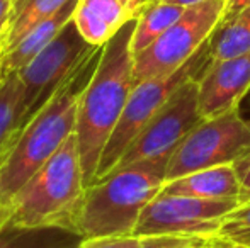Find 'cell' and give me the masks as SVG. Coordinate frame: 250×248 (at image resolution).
I'll return each instance as SVG.
<instances>
[{"instance_id":"13","label":"cell","mask_w":250,"mask_h":248,"mask_svg":"<svg viewBox=\"0 0 250 248\" xmlns=\"http://www.w3.org/2000/svg\"><path fill=\"white\" fill-rule=\"evenodd\" d=\"M160 192L199 199H238L240 180L233 163H228L196 170L188 175L168 180Z\"/></svg>"},{"instance_id":"23","label":"cell","mask_w":250,"mask_h":248,"mask_svg":"<svg viewBox=\"0 0 250 248\" xmlns=\"http://www.w3.org/2000/svg\"><path fill=\"white\" fill-rule=\"evenodd\" d=\"M142 238L136 236H123V238H99L85 240L80 248H138Z\"/></svg>"},{"instance_id":"16","label":"cell","mask_w":250,"mask_h":248,"mask_svg":"<svg viewBox=\"0 0 250 248\" xmlns=\"http://www.w3.org/2000/svg\"><path fill=\"white\" fill-rule=\"evenodd\" d=\"M83 242L79 231L62 226H24L10 219L0 229V248H80Z\"/></svg>"},{"instance_id":"19","label":"cell","mask_w":250,"mask_h":248,"mask_svg":"<svg viewBox=\"0 0 250 248\" xmlns=\"http://www.w3.org/2000/svg\"><path fill=\"white\" fill-rule=\"evenodd\" d=\"M250 51V7L228 22L218 24L209 38L211 60H227Z\"/></svg>"},{"instance_id":"3","label":"cell","mask_w":250,"mask_h":248,"mask_svg":"<svg viewBox=\"0 0 250 248\" xmlns=\"http://www.w3.org/2000/svg\"><path fill=\"white\" fill-rule=\"evenodd\" d=\"M168 160L116 167L87 187L77 231L85 240L133 236L143 209L167 182Z\"/></svg>"},{"instance_id":"27","label":"cell","mask_w":250,"mask_h":248,"mask_svg":"<svg viewBox=\"0 0 250 248\" xmlns=\"http://www.w3.org/2000/svg\"><path fill=\"white\" fill-rule=\"evenodd\" d=\"M123 3L126 5V9L129 10V12H133L136 17H138L140 10H142V7L146 3V0H121Z\"/></svg>"},{"instance_id":"24","label":"cell","mask_w":250,"mask_h":248,"mask_svg":"<svg viewBox=\"0 0 250 248\" xmlns=\"http://www.w3.org/2000/svg\"><path fill=\"white\" fill-rule=\"evenodd\" d=\"M247 7H250V0H227V3H225V12H223V17H221L220 24L231 20L235 16H238L242 10L247 9Z\"/></svg>"},{"instance_id":"25","label":"cell","mask_w":250,"mask_h":248,"mask_svg":"<svg viewBox=\"0 0 250 248\" xmlns=\"http://www.w3.org/2000/svg\"><path fill=\"white\" fill-rule=\"evenodd\" d=\"M209 248H250V247L230 242V240L223 238V236H220V235H214L209 238Z\"/></svg>"},{"instance_id":"4","label":"cell","mask_w":250,"mask_h":248,"mask_svg":"<svg viewBox=\"0 0 250 248\" xmlns=\"http://www.w3.org/2000/svg\"><path fill=\"white\" fill-rule=\"evenodd\" d=\"M85 189L79 141L73 133L16 192L9 202L12 221L24 226H62L77 231Z\"/></svg>"},{"instance_id":"6","label":"cell","mask_w":250,"mask_h":248,"mask_svg":"<svg viewBox=\"0 0 250 248\" xmlns=\"http://www.w3.org/2000/svg\"><path fill=\"white\" fill-rule=\"evenodd\" d=\"M227 0H208L186 7L184 14L148 48L135 55V85L170 76L209 41L225 12Z\"/></svg>"},{"instance_id":"11","label":"cell","mask_w":250,"mask_h":248,"mask_svg":"<svg viewBox=\"0 0 250 248\" xmlns=\"http://www.w3.org/2000/svg\"><path fill=\"white\" fill-rule=\"evenodd\" d=\"M250 90V51L227 60H211L199 78V113L203 119L238 107Z\"/></svg>"},{"instance_id":"18","label":"cell","mask_w":250,"mask_h":248,"mask_svg":"<svg viewBox=\"0 0 250 248\" xmlns=\"http://www.w3.org/2000/svg\"><path fill=\"white\" fill-rule=\"evenodd\" d=\"M186 7L175 5V3L165 2H146L142 7L136 19L135 34H133L131 48L133 53H140L148 48L155 39L162 36L174 22L181 19Z\"/></svg>"},{"instance_id":"7","label":"cell","mask_w":250,"mask_h":248,"mask_svg":"<svg viewBox=\"0 0 250 248\" xmlns=\"http://www.w3.org/2000/svg\"><path fill=\"white\" fill-rule=\"evenodd\" d=\"M250 152V121L238 107L204 119L181 141L168 160L165 179L174 180L196 170L235 163Z\"/></svg>"},{"instance_id":"21","label":"cell","mask_w":250,"mask_h":248,"mask_svg":"<svg viewBox=\"0 0 250 248\" xmlns=\"http://www.w3.org/2000/svg\"><path fill=\"white\" fill-rule=\"evenodd\" d=\"M211 236H146L142 238L138 248H209Z\"/></svg>"},{"instance_id":"8","label":"cell","mask_w":250,"mask_h":248,"mask_svg":"<svg viewBox=\"0 0 250 248\" xmlns=\"http://www.w3.org/2000/svg\"><path fill=\"white\" fill-rule=\"evenodd\" d=\"M238 199H199L158 192L140 216L133 236H214Z\"/></svg>"},{"instance_id":"15","label":"cell","mask_w":250,"mask_h":248,"mask_svg":"<svg viewBox=\"0 0 250 248\" xmlns=\"http://www.w3.org/2000/svg\"><path fill=\"white\" fill-rule=\"evenodd\" d=\"M26 128L24 87L17 72H5L0 85V165Z\"/></svg>"},{"instance_id":"10","label":"cell","mask_w":250,"mask_h":248,"mask_svg":"<svg viewBox=\"0 0 250 248\" xmlns=\"http://www.w3.org/2000/svg\"><path fill=\"white\" fill-rule=\"evenodd\" d=\"M92 48L79 33L72 17L62 33L17 72L24 87L26 124L51 99L58 87Z\"/></svg>"},{"instance_id":"29","label":"cell","mask_w":250,"mask_h":248,"mask_svg":"<svg viewBox=\"0 0 250 248\" xmlns=\"http://www.w3.org/2000/svg\"><path fill=\"white\" fill-rule=\"evenodd\" d=\"M3 76H5V70H3L2 63H0V85H2V82H3Z\"/></svg>"},{"instance_id":"20","label":"cell","mask_w":250,"mask_h":248,"mask_svg":"<svg viewBox=\"0 0 250 248\" xmlns=\"http://www.w3.org/2000/svg\"><path fill=\"white\" fill-rule=\"evenodd\" d=\"M218 235L230 242L250 247V201L225 216Z\"/></svg>"},{"instance_id":"30","label":"cell","mask_w":250,"mask_h":248,"mask_svg":"<svg viewBox=\"0 0 250 248\" xmlns=\"http://www.w3.org/2000/svg\"><path fill=\"white\" fill-rule=\"evenodd\" d=\"M146 2H158V0H146Z\"/></svg>"},{"instance_id":"28","label":"cell","mask_w":250,"mask_h":248,"mask_svg":"<svg viewBox=\"0 0 250 248\" xmlns=\"http://www.w3.org/2000/svg\"><path fill=\"white\" fill-rule=\"evenodd\" d=\"M160 2V0H158ZM165 2L175 3V5H182V7H191V5H198V3L208 2V0H165Z\"/></svg>"},{"instance_id":"1","label":"cell","mask_w":250,"mask_h":248,"mask_svg":"<svg viewBox=\"0 0 250 248\" xmlns=\"http://www.w3.org/2000/svg\"><path fill=\"white\" fill-rule=\"evenodd\" d=\"M136 19L138 17L128 20L104 44L96 72L80 97L75 134L87 187L96 180L102 152L135 87V53L131 41Z\"/></svg>"},{"instance_id":"22","label":"cell","mask_w":250,"mask_h":248,"mask_svg":"<svg viewBox=\"0 0 250 248\" xmlns=\"http://www.w3.org/2000/svg\"><path fill=\"white\" fill-rule=\"evenodd\" d=\"M235 170H237L238 180H240V195L238 201L240 204L250 201V152L245 153L242 158H238L233 163Z\"/></svg>"},{"instance_id":"9","label":"cell","mask_w":250,"mask_h":248,"mask_svg":"<svg viewBox=\"0 0 250 248\" xmlns=\"http://www.w3.org/2000/svg\"><path fill=\"white\" fill-rule=\"evenodd\" d=\"M203 121L199 113V78H189L133 139L116 167L170 158L182 139Z\"/></svg>"},{"instance_id":"12","label":"cell","mask_w":250,"mask_h":248,"mask_svg":"<svg viewBox=\"0 0 250 248\" xmlns=\"http://www.w3.org/2000/svg\"><path fill=\"white\" fill-rule=\"evenodd\" d=\"M135 17L121 0H79L73 12V22L90 46H104Z\"/></svg>"},{"instance_id":"5","label":"cell","mask_w":250,"mask_h":248,"mask_svg":"<svg viewBox=\"0 0 250 248\" xmlns=\"http://www.w3.org/2000/svg\"><path fill=\"white\" fill-rule=\"evenodd\" d=\"M209 63L211 53L209 41H208L199 48V51L191 60L175 73H172L170 76L143 80L133 87L131 95H129L125 111L119 117V123L114 128L104 152H102L94 182L101 180L102 177H105L116 169L128 146L133 143V139L150 123L151 117L165 106V102L174 95L175 90L189 78H201L209 66Z\"/></svg>"},{"instance_id":"14","label":"cell","mask_w":250,"mask_h":248,"mask_svg":"<svg viewBox=\"0 0 250 248\" xmlns=\"http://www.w3.org/2000/svg\"><path fill=\"white\" fill-rule=\"evenodd\" d=\"M77 3H79V0H68L58 12L44 19L36 27H33L16 46L10 48L5 55H2L0 63H2L3 70L5 72H19L34 57H38L62 33L63 27L72 20Z\"/></svg>"},{"instance_id":"26","label":"cell","mask_w":250,"mask_h":248,"mask_svg":"<svg viewBox=\"0 0 250 248\" xmlns=\"http://www.w3.org/2000/svg\"><path fill=\"white\" fill-rule=\"evenodd\" d=\"M10 219H12V208H10V204L0 202V229H2V226L7 225Z\"/></svg>"},{"instance_id":"2","label":"cell","mask_w":250,"mask_h":248,"mask_svg":"<svg viewBox=\"0 0 250 248\" xmlns=\"http://www.w3.org/2000/svg\"><path fill=\"white\" fill-rule=\"evenodd\" d=\"M102 48L94 46L83 57L51 99L26 124L12 152L0 165V202L9 204L16 192L75 133L80 97L96 72Z\"/></svg>"},{"instance_id":"17","label":"cell","mask_w":250,"mask_h":248,"mask_svg":"<svg viewBox=\"0 0 250 248\" xmlns=\"http://www.w3.org/2000/svg\"><path fill=\"white\" fill-rule=\"evenodd\" d=\"M68 0H14L9 26L0 43V57L14 48L33 27L51 17Z\"/></svg>"}]
</instances>
